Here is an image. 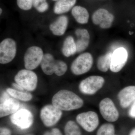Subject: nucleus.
Wrapping results in <instances>:
<instances>
[{"label": "nucleus", "mask_w": 135, "mask_h": 135, "mask_svg": "<svg viewBox=\"0 0 135 135\" xmlns=\"http://www.w3.org/2000/svg\"><path fill=\"white\" fill-rule=\"evenodd\" d=\"M53 105L61 110H77L83 106L84 101L74 92L67 90H61L53 96Z\"/></svg>", "instance_id": "nucleus-1"}, {"label": "nucleus", "mask_w": 135, "mask_h": 135, "mask_svg": "<svg viewBox=\"0 0 135 135\" xmlns=\"http://www.w3.org/2000/svg\"><path fill=\"white\" fill-rule=\"evenodd\" d=\"M41 66L43 72L48 75L55 74L57 76H61L65 73L68 69L65 62L56 60L53 55L50 53L44 54Z\"/></svg>", "instance_id": "nucleus-2"}, {"label": "nucleus", "mask_w": 135, "mask_h": 135, "mask_svg": "<svg viewBox=\"0 0 135 135\" xmlns=\"http://www.w3.org/2000/svg\"><path fill=\"white\" fill-rule=\"evenodd\" d=\"M15 82L24 89L33 91L36 89L38 83V77L32 70L23 69L19 71L15 77Z\"/></svg>", "instance_id": "nucleus-3"}, {"label": "nucleus", "mask_w": 135, "mask_h": 135, "mask_svg": "<svg viewBox=\"0 0 135 135\" xmlns=\"http://www.w3.org/2000/svg\"><path fill=\"white\" fill-rule=\"evenodd\" d=\"M44 55L43 51L40 47L37 46L29 47L24 56L26 69L32 70L37 68L41 64Z\"/></svg>", "instance_id": "nucleus-4"}, {"label": "nucleus", "mask_w": 135, "mask_h": 135, "mask_svg": "<svg viewBox=\"0 0 135 135\" xmlns=\"http://www.w3.org/2000/svg\"><path fill=\"white\" fill-rule=\"evenodd\" d=\"M93 63V57L90 53H82L73 61L71 66V71L74 75H82L90 70Z\"/></svg>", "instance_id": "nucleus-5"}, {"label": "nucleus", "mask_w": 135, "mask_h": 135, "mask_svg": "<svg viewBox=\"0 0 135 135\" xmlns=\"http://www.w3.org/2000/svg\"><path fill=\"white\" fill-rule=\"evenodd\" d=\"M105 83L103 77L92 75L83 80L79 85V89L82 94L92 95L102 88Z\"/></svg>", "instance_id": "nucleus-6"}, {"label": "nucleus", "mask_w": 135, "mask_h": 135, "mask_svg": "<svg viewBox=\"0 0 135 135\" xmlns=\"http://www.w3.org/2000/svg\"><path fill=\"white\" fill-rule=\"evenodd\" d=\"M62 115V112L53 104L44 107L41 110L40 117L44 125L47 127L55 125Z\"/></svg>", "instance_id": "nucleus-7"}, {"label": "nucleus", "mask_w": 135, "mask_h": 135, "mask_svg": "<svg viewBox=\"0 0 135 135\" xmlns=\"http://www.w3.org/2000/svg\"><path fill=\"white\" fill-rule=\"evenodd\" d=\"M16 42L11 38H7L0 43V63L8 64L15 59L16 55Z\"/></svg>", "instance_id": "nucleus-8"}, {"label": "nucleus", "mask_w": 135, "mask_h": 135, "mask_svg": "<svg viewBox=\"0 0 135 135\" xmlns=\"http://www.w3.org/2000/svg\"><path fill=\"white\" fill-rule=\"evenodd\" d=\"M76 120L78 124L88 132H93L99 125L98 115L93 111L79 114L76 117Z\"/></svg>", "instance_id": "nucleus-9"}, {"label": "nucleus", "mask_w": 135, "mask_h": 135, "mask_svg": "<svg viewBox=\"0 0 135 135\" xmlns=\"http://www.w3.org/2000/svg\"><path fill=\"white\" fill-rule=\"evenodd\" d=\"M10 119L11 123L22 129L29 128L33 123L32 113L26 109L18 110L11 114Z\"/></svg>", "instance_id": "nucleus-10"}, {"label": "nucleus", "mask_w": 135, "mask_h": 135, "mask_svg": "<svg viewBox=\"0 0 135 135\" xmlns=\"http://www.w3.org/2000/svg\"><path fill=\"white\" fill-rule=\"evenodd\" d=\"M7 92H4L1 97L0 117L8 116L18 110L20 106L19 101L13 97H10Z\"/></svg>", "instance_id": "nucleus-11"}, {"label": "nucleus", "mask_w": 135, "mask_h": 135, "mask_svg": "<svg viewBox=\"0 0 135 135\" xmlns=\"http://www.w3.org/2000/svg\"><path fill=\"white\" fill-rule=\"evenodd\" d=\"M100 113L104 119L109 122L118 120L119 116V112L112 100L108 98L102 99L99 104Z\"/></svg>", "instance_id": "nucleus-12"}, {"label": "nucleus", "mask_w": 135, "mask_h": 135, "mask_svg": "<svg viewBox=\"0 0 135 135\" xmlns=\"http://www.w3.org/2000/svg\"><path fill=\"white\" fill-rule=\"evenodd\" d=\"M128 58V53L126 49L120 47L113 53L110 66L112 72L117 73L120 71L126 64Z\"/></svg>", "instance_id": "nucleus-13"}, {"label": "nucleus", "mask_w": 135, "mask_h": 135, "mask_svg": "<svg viewBox=\"0 0 135 135\" xmlns=\"http://www.w3.org/2000/svg\"><path fill=\"white\" fill-rule=\"evenodd\" d=\"M92 19L94 24L99 25L102 29H109L112 25L114 16L107 10L101 8L94 12Z\"/></svg>", "instance_id": "nucleus-14"}, {"label": "nucleus", "mask_w": 135, "mask_h": 135, "mask_svg": "<svg viewBox=\"0 0 135 135\" xmlns=\"http://www.w3.org/2000/svg\"><path fill=\"white\" fill-rule=\"evenodd\" d=\"M118 97L122 107H129L135 100V86L125 87L119 92Z\"/></svg>", "instance_id": "nucleus-15"}, {"label": "nucleus", "mask_w": 135, "mask_h": 135, "mask_svg": "<svg viewBox=\"0 0 135 135\" xmlns=\"http://www.w3.org/2000/svg\"><path fill=\"white\" fill-rule=\"evenodd\" d=\"M68 25V17L61 15L49 25V29L54 35L61 36L65 33Z\"/></svg>", "instance_id": "nucleus-16"}, {"label": "nucleus", "mask_w": 135, "mask_h": 135, "mask_svg": "<svg viewBox=\"0 0 135 135\" xmlns=\"http://www.w3.org/2000/svg\"><path fill=\"white\" fill-rule=\"evenodd\" d=\"M75 34L77 37L75 41L77 53H81L88 48L89 43L90 35L87 29L79 28L75 30Z\"/></svg>", "instance_id": "nucleus-17"}, {"label": "nucleus", "mask_w": 135, "mask_h": 135, "mask_svg": "<svg viewBox=\"0 0 135 135\" xmlns=\"http://www.w3.org/2000/svg\"><path fill=\"white\" fill-rule=\"evenodd\" d=\"M77 0H58L54 5L53 11L56 15H62L70 11L74 7Z\"/></svg>", "instance_id": "nucleus-18"}, {"label": "nucleus", "mask_w": 135, "mask_h": 135, "mask_svg": "<svg viewBox=\"0 0 135 135\" xmlns=\"http://www.w3.org/2000/svg\"><path fill=\"white\" fill-rule=\"evenodd\" d=\"M71 14L76 22L81 24L88 22L89 15L86 9L80 6H76L72 9Z\"/></svg>", "instance_id": "nucleus-19"}, {"label": "nucleus", "mask_w": 135, "mask_h": 135, "mask_svg": "<svg viewBox=\"0 0 135 135\" xmlns=\"http://www.w3.org/2000/svg\"><path fill=\"white\" fill-rule=\"evenodd\" d=\"M62 52L64 56L67 57L73 55L77 52L76 43L72 36H67L64 41Z\"/></svg>", "instance_id": "nucleus-20"}, {"label": "nucleus", "mask_w": 135, "mask_h": 135, "mask_svg": "<svg viewBox=\"0 0 135 135\" xmlns=\"http://www.w3.org/2000/svg\"><path fill=\"white\" fill-rule=\"evenodd\" d=\"M113 53L109 52L105 55L100 56L97 62V66L99 71L103 72H106L109 69L112 59Z\"/></svg>", "instance_id": "nucleus-21"}, {"label": "nucleus", "mask_w": 135, "mask_h": 135, "mask_svg": "<svg viewBox=\"0 0 135 135\" xmlns=\"http://www.w3.org/2000/svg\"><path fill=\"white\" fill-rule=\"evenodd\" d=\"M6 91L11 96L18 100L28 101L32 98V95L28 92H22L10 88L7 89Z\"/></svg>", "instance_id": "nucleus-22"}, {"label": "nucleus", "mask_w": 135, "mask_h": 135, "mask_svg": "<svg viewBox=\"0 0 135 135\" xmlns=\"http://www.w3.org/2000/svg\"><path fill=\"white\" fill-rule=\"evenodd\" d=\"M64 133L65 135H82L79 127L73 120L68 121L65 124Z\"/></svg>", "instance_id": "nucleus-23"}, {"label": "nucleus", "mask_w": 135, "mask_h": 135, "mask_svg": "<svg viewBox=\"0 0 135 135\" xmlns=\"http://www.w3.org/2000/svg\"><path fill=\"white\" fill-rule=\"evenodd\" d=\"M97 135H117L115 134L114 126L111 123H105L99 128Z\"/></svg>", "instance_id": "nucleus-24"}, {"label": "nucleus", "mask_w": 135, "mask_h": 135, "mask_svg": "<svg viewBox=\"0 0 135 135\" xmlns=\"http://www.w3.org/2000/svg\"><path fill=\"white\" fill-rule=\"evenodd\" d=\"M33 6L37 11L40 13L46 12L49 8L47 0H33Z\"/></svg>", "instance_id": "nucleus-25"}, {"label": "nucleus", "mask_w": 135, "mask_h": 135, "mask_svg": "<svg viewBox=\"0 0 135 135\" xmlns=\"http://www.w3.org/2000/svg\"><path fill=\"white\" fill-rule=\"evenodd\" d=\"M33 1V0H17V3L20 9L28 11L32 7Z\"/></svg>", "instance_id": "nucleus-26"}, {"label": "nucleus", "mask_w": 135, "mask_h": 135, "mask_svg": "<svg viewBox=\"0 0 135 135\" xmlns=\"http://www.w3.org/2000/svg\"><path fill=\"white\" fill-rule=\"evenodd\" d=\"M43 135H63L60 129L57 128H53L50 131H46Z\"/></svg>", "instance_id": "nucleus-27"}, {"label": "nucleus", "mask_w": 135, "mask_h": 135, "mask_svg": "<svg viewBox=\"0 0 135 135\" xmlns=\"http://www.w3.org/2000/svg\"><path fill=\"white\" fill-rule=\"evenodd\" d=\"M12 132L9 129L2 127L0 128V135H11Z\"/></svg>", "instance_id": "nucleus-28"}, {"label": "nucleus", "mask_w": 135, "mask_h": 135, "mask_svg": "<svg viewBox=\"0 0 135 135\" xmlns=\"http://www.w3.org/2000/svg\"><path fill=\"white\" fill-rule=\"evenodd\" d=\"M128 114L131 118H135V100L132 103L129 110Z\"/></svg>", "instance_id": "nucleus-29"}, {"label": "nucleus", "mask_w": 135, "mask_h": 135, "mask_svg": "<svg viewBox=\"0 0 135 135\" xmlns=\"http://www.w3.org/2000/svg\"><path fill=\"white\" fill-rule=\"evenodd\" d=\"M12 86L17 89V90H20V91H23L24 89L22 87H21L19 84H17V83H12Z\"/></svg>", "instance_id": "nucleus-30"}, {"label": "nucleus", "mask_w": 135, "mask_h": 135, "mask_svg": "<svg viewBox=\"0 0 135 135\" xmlns=\"http://www.w3.org/2000/svg\"><path fill=\"white\" fill-rule=\"evenodd\" d=\"M129 135H135V128L131 131Z\"/></svg>", "instance_id": "nucleus-31"}, {"label": "nucleus", "mask_w": 135, "mask_h": 135, "mask_svg": "<svg viewBox=\"0 0 135 135\" xmlns=\"http://www.w3.org/2000/svg\"><path fill=\"white\" fill-rule=\"evenodd\" d=\"M0 10H1V15L2 13V8H1Z\"/></svg>", "instance_id": "nucleus-32"}, {"label": "nucleus", "mask_w": 135, "mask_h": 135, "mask_svg": "<svg viewBox=\"0 0 135 135\" xmlns=\"http://www.w3.org/2000/svg\"><path fill=\"white\" fill-rule=\"evenodd\" d=\"M52 1H58V0H52Z\"/></svg>", "instance_id": "nucleus-33"}, {"label": "nucleus", "mask_w": 135, "mask_h": 135, "mask_svg": "<svg viewBox=\"0 0 135 135\" xmlns=\"http://www.w3.org/2000/svg\"><path fill=\"white\" fill-rule=\"evenodd\" d=\"M32 135V134H28V135Z\"/></svg>", "instance_id": "nucleus-34"}]
</instances>
